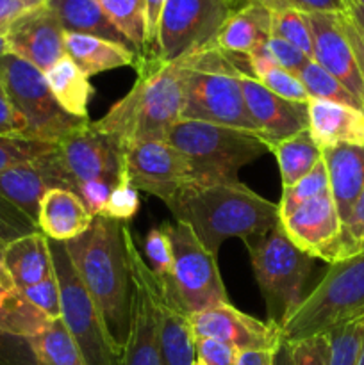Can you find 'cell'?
<instances>
[{
  "label": "cell",
  "instance_id": "1",
  "mask_svg": "<svg viewBox=\"0 0 364 365\" xmlns=\"http://www.w3.org/2000/svg\"><path fill=\"white\" fill-rule=\"evenodd\" d=\"M166 207L175 221L188 225L216 257L227 239L246 242L280 223L277 203L268 202L239 178L196 177Z\"/></svg>",
  "mask_w": 364,
  "mask_h": 365
},
{
  "label": "cell",
  "instance_id": "2",
  "mask_svg": "<svg viewBox=\"0 0 364 365\" xmlns=\"http://www.w3.org/2000/svg\"><path fill=\"white\" fill-rule=\"evenodd\" d=\"M136 64L138 78L131 91L91 123L113 139L121 155L138 143L166 141L182 120L184 66L163 63L156 56H138Z\"/></svg>",
  "mask_w": 364,
  "mask_h": 365
},
{
  "label": "cell",
  "instance_id": "3",
  "mask_svg": "<svg viewBox=\"0 0 364 365\" xmlns=\"http://www.w3.org/2000/svg\"><path fill=\"white\" fill-rule=\"evenodd\" d=\"M123 225V221L95 216L84 234L64 242L79 278L121 353L128 334L132 298Z\"/></svg>",
  "mask_w": 364,
  "mask_h": 365
},
{
  "label": "cell",
  "instance_id": "4",
  "mask_svg": "<svg viewBox=\"0 0 364 365\" xmlns=\"http://www.w3.org/2000/svg\"><path fill=\"white\" fill-rule=\"evenodd\" d=\"M245 245L266 305L268 321L280 328L302 303L314 259L293 245L280 223Z\"/></svg>",
  "mask_w": 364,
  "mask_h": 365
},
{
  "label": "cell",
  "instance_id": "5",
  "mask_svg": "<svg viewBox=\"0 0 364 365\" xmlns=\"http://www.w3.org/2000/svg\"><path fill=\"white\" fill-rule=\"evenodd\" d=\"M364 312V253L330 264L320 284L280 327L285 342L325 335L335 324Z\"/></svg>",
  "mask_w": 364,
  "mask_h": 365
},
{
  "label": "cell",
  "instance_id": "6",
  "mask_svg": "<svg viewBox=\"0 0 364 365\" xmlns=\"http://www.w3.org/2000/svg\"><path fill=\"white\" fill-rule=\"evenodd\" d=\"M0 82L24 123L21 138L59 145L89 123L68 114L50 91L45 73L14 53L0 59Z\"/></svg>",
  "mask_w": 364,
  "mask_h": 365
},
{
  "label": "cell",
  "instance_id": "7",
  "mask_svg": "<svg viewBox=\"0 0 364 365\" xmlns=\"http://www.w3.org/2000/svg\"><path fill=\"white\" fill-rule=\"evenodd\" d=\"M181 150L202 178H238V171L270 152L257 132L221 127L206 121L181 120L166 139Z\"/></svg>",
  "mask_w": 364,
  "mask_h": 365
},
{
  "label": "cell",
  "instance_id": "8",
  "mask_svg": "<svg viewBox=\"0 0 364 365\" xmlns=\"http://www.w3.org/2000/svg\"><path fill=\"white\" fill-rule=\"evenodd\" d=\"M54 271L61 291V319L88 365H120L121 351L107 331L98 307L79 278L64 242L50 241Z\"/></svg>",
  "mask_w": 364,
  "mask_h": 365
},
{
  "label": "cell",
  "instance_id": "9",
  "mask_svg": "<svg viewBox=\"0 0 364 365\" xmlns=\"http://www.w3.org/2000/svg\"><path fill=\"white\" fill-rule=\"evenodd\" d=\"M163 225L173 248V274L170 284L159 282L161 289L170 294L188 316L228 303L216 255L200 242L188 225L177 221Z\"/></svg>",
  "mask_w": 364,
  "mask_h": 365
},
{
  "label": "cell",
  "instance_id": "10",
  "mask_svg": "<svg viewBox=\"0 0 364 365\" xmlns=\"http://www.w3.org/2000/svg\"><path fill=\"white\" fill-rule=\"evenodd\" d=\"M238 4L239 0H166L153 56L163 63H177L214 46Z\"/></svg>",
  "mask_w": 364,
  "mask_h": 365
},
{
  "label": "cell",
  "instance_id": "11",
  "mask_svg": "<svg viewBox=\"0 0 364 365\" xmlns=\"http://www.w3.org/2000/svg\"><path fill=\"white\" fill-rule=\"evenodd\" d=\"M123 237L131 269L132 298L128 334L120 365H161L159 280L139 253L127 225H123Z\"/></svg>",
  "mask_w": 364,
  "mask_h": 365
},
{
  "label": "cell",
  "instance_id": "12",
  "mask_svg": "<svg viewBox=\"0 0 364 365\" xmlns=\"http://www.w3.org/2000/svg\"><path fill=\"white\" fill-rule=\"evenodd\" d=\"M184 73L182 120L206 121L221 127L257 132L256 123L246 109L245 96L238 78L239 73L245 71L193 70L184 66Z\"/></svg>",
  "mask_w": 364,
  "mask_h": 365
},
{
  "label": "cell",
  "instance_id": "13",
  "mask_svg": "<svg viewBox=\"0 0 364 365\" xmlns=\"http://www.w3.org/2000/svg\"><path fill=\"white\" fill-rule=\"evenodd\" d=\"M123 173L138 191L153 195L164 205L196 178L191 160L168 141H145L125 150Z\"/></svg>",
  "mask_w": 364,
  "mask_h": 365
},
{
  "label": "cell",
  "instance_id": "14",
  "mask_svg": "<svg viewBox=\"0 0 364 365\" xmlns=\"http://www.w3.org/2000/svg\"><path fill=\"white\" fill-rule=\"evenodd\" d=\"M189 323L195 339H218L236 351H273L282 341L277 324L248 316L231 303L200 310L189 316Z\"/></svg>",
  "mask_w": 364,
  "mask_h": 365
},
{
  "label": "cell",
  "instance_id": "15",
  "mask_svg": "<svg viewBox=\"0 0 364 365\" xmlns=\"http://www.w3.org/2000/svg\"><path fill=\"white\" fill-rule=\"evenodd\" d=\"M61 163L75 187L88 182L107 180L118 184L123 175V155L109 135L96 130L89 121L57 145Z\"/></svg>",
  "mask_w": 364,
  "mask_h": 365
},
{
  "label": "cell",
  "instance_id": "16",
  "mask_svg": "<svg viewBox=\"0 0 364 365\" xmlns=\"http://www.w3.org/2000/svg\"><path fill=\"white\" fill-rule=\"evenodd\" d=\"M280 225L293 245L313 259H321L328 264L341 260L343 221L330 192L303 203L280 220Z\"/></svg>",
  "mask_w": 364,
  "mask_h": 365
},
{
  "label": "cell",
  "instance_id": "17",
  "mask_svg": "<svg viewBox=\"0 0 364 365\" xmlns=\"http://www.w3.org/2000/svg\"><path fill=\"white\" fill-rule=\"evenodd\" d=\"M50 189L77 192L74 180L61 163L57 146L52 152L0 173V195L38 225L39 202Z\"/></svg>",
  "mask_w": 364,
  "mask_h": 365
},
{
  "label": "cell",
  "instance_id": "18",
  "mask_svg": "<svg viewBox=\"0 0 364 365\" xmlns=\"http://www.w3.org/2000/svg\"><path fill=\"white\" fill-rule=\"evenodd\" d=\"M6 41L11 53L25 59L43 73L66 56L64 29L46 4L14 20L6 31Z\"/></svg>",
  "mask_w": 364,
  "mask_h": 365
},
{
  "label": "cell",
  "instance_id": "19",
  "mask_svg": "<svg viewBox=\"0 0 364 365\" xmlns=\"http://www.w3.org/2000/svg\"><path fill=\"white\" fill-rule=\"evenodd\" d=\"M313 38V61L334 75L364 107V82L353 56L341 14L305 13Z\"/></svg>",
  "mask_w": 364,
  "mask_h": 365
},
{
  "label": "cell",
  "instance_id": "20",
  "mask_svg": "<svg viewBox=\"0 0 364 365\" xmlns=\"http://www.w3.org/2000/svg\"><path fill=\"white\" fill-rule=\"evenodd\" d=\"M238 78L248 114L268 145L284 141L309 128V102L298 103L280 98L248 73H239Z\"/></svg>",
  "mask_w": 364,
  "mask_h": 365
},
{
  "label": "cell",
  "instance_id": "21",
  "mask_svg": "<svg viewBox=\"0 0 364 365\" xmlns=\"http://www.w3.org/2000/svg\"><path fill=\"white\" fill-rule=\"evenodd\" d=\"M321 159L327 168L330 196L345 223L364 189V146H328L321 150Z\"/></svg>",
  "mask_w": 364,
  "mask_h": 365
},
{
  "label": "cell",
  "instance_id": "22",
  "mask_svg": "<svg viewBox=\"0 0 364 365\" xmlns=\"http://www.w3.org/2000/svg\"><path fill=\"white\" fill-rule=\"evenodd\" d=\"M93 217L77 192L50 189L39 202L38 228L49 241L68 242L84 234L91 227Z\"/></svg>",
  "mask_w": 364,
  "mask_h": 365
},
{
  "label": "cell",
  "instance_id": "23",
  "mask_svg": "<svg viewBox=\"0 0 364 365\" xmlns=\"http://www.w3.org/2000/svg\"><path fill=\"white\" fill-rule=\"evenodd\" d=\"M309 132L320 150L335 145L364 146V110L310 98Z\"/></svg>",
  "mask_w": 364,
  "mask_h": 365
},
{
  "label": "cell",
  "instance_id": "24",
  "mask_svg": "<svg viewBox=\"0 0 364 365\" xmlns=\"http://www.w3.org/2000/svg\"><path fill=\"white\" fill-rule=\"evenodd\" d=\"M2 267L18 291L39 284L54 274L50 241L34 232L7 242L2 248Z\"/></svg>",
  "mask_w": 364,
  "mask_h": 365
},
{
  "label": "cell",
  "instance_id": "25",
  "mask_svg": "<svg viewBox=\"0 0 364 365\" xmlns=\"http://www.w3.org/2000/svg\"><path fill=\"white\" fill-rule=\"evenodd\" d=\"M271 36V11L246 0L221 27L216 46L234 56H248Z\"/></svg>",
  "mask_w": 364,
  "mask_h": 365
},
{
  "label": "cell",
  "instance_id": "26",
  "mask_svg": "<svg viewBox=\"0 0 364 365\" xmlns=\"http://www.w3.org/2000/svg\"><path fill=\"white\" fill-rule=\"evenodd\" d=\"M161 365H195L196 339L189 316L159 285Z\"/></svg>",
  "mask_w": 364,
  "mask_h": 365
},
{
  "label": "cell",
  "instance_id": "27",
  "mask_svg": "<svg viewBox=\"0 0 364 365\" xmlns=\"http://www.w3.org/2000/svg\"><path fill=\"white\" fill-rule=\"evenodd\" d=\"M64 52L86 77L131 66L138 59V52L131 46L75 32H64Z\"/></svg>",
  "mask_w": 364,
  "mask_h": 365
},
{
  "label": "cell",
  "instance_id": "28",
  "mask_svg": "<svg viewBox=\"0 0 364 365\" xmlns=\"http://www.w3.org/2000/svg\"><path fill=\"white\" fill-rule=\"evenodd\" d=\"M46 6L59 18L64 32L96 36L107 41L131 46L125 36L103 13L98 0H46Z\"/></svg>",
  "mask_w": 364,
  "mask_h": 365
},
{
  "label": "cell",
  "instance_id": "29",
  "mask_svg": "<svg viewBox=\"0 0 364 365\" xmlns=\"http://www.w3.org/2000/svg\"><path fill=\"white\" fill-rule=\"evenodd\" d=\"M45 78L50 91L68 114L88 120V103L95 89L89 84V77L82 73L81 68L70 57L64 56L57 61L50 70L45 71Z\"/></svg>",
  "mask_w": 364,
  "mask_h": 365
},
{
  "label": "cell",
  "instance_id": "30",
  "mask_svg": "<svg viewBox=\"0 0 364 365\" xmlns=\"http://www.w3.org/2000/svg\"><path fill=\"white\" fill-rule=\"evenodd\" d=\"M52 323L13 285H0V330L16 337L32 339Z\"/></svg>",
  "mask_w": 364,
  "mask_h": 365
},
{
  "label": "cell",
  "instance_id": "31",
  "mask_svg": "<svg viewBox=\"0 0 364 365\" xmlns=\"http://www.w3.org/2000/svg\"><path fill=\"white\" fill-rule=\"evenodd\" d=\"M280 171L282 187L296 184L321 160V150L310 135L309 128L270 146Z\"/></svg>",
  "mask_w": 364,
  "mask_h": 365
},
{
  "label": "cell",
  "instance_id": "32",
  "mask_svg": "<svg viewBox=\"0 0 364 365\" xmlns=\"http://www.w3.org/2000/svg\"><path fill=\"white\" fill-rule=\"evenodd\" d=\"M29 342L36 365H88L61 317L54 319L41 334L29 339Z\"/></svg>",
  "mask_w": 364,
  "mask_h": 365
},
{
  "label": "cell",
  "instance_id": "33",
  "mask_svg": "<svg viewBox=\"0 0 364 365\" xmlns=\"http://www.w3.org/2000/svg\"><path fill=\"white\" fill-rule=\"evenodd\" d=\"M325 337L328 341L327 365H357L364 346V312L335 324Z\"/></svg>",
  "mask_w": 364,
  "mask_h": 365
},
{
  "label": "cell",
  "instance_id": "34",
  "mask_svg": "<svg viewBox=\"0 0 364 365\" xmlns=\"http://www.w3.org/2000/svg\"><path fill=\"white\" fill-rule=\"evenodd\" d=\"M300 82L305 88L309 98L316 100H327V102H335L343 103V106L355 107V109L364 110V107L360 106L359 100L334 77L328 71H325L323 68L318 63H314L313 59L307 61L305 66L300 70L298 73Z\"/></svg>",
  "mask_w": 364,
  "mask_h": 365
},
{
  "label": "cell",
  "instance_id": "35",
  "mask_svg": "<svg viewBox=\"0 0 364 365\" xmlns=\"http://www.w3.org/2000/svg\"><path fill=\"white\" fill-rule=\"evenodd\" d=\"M98 2L114 27L125 36L138 56H141L145 45L143 0H98Z\"/></svg>",
  "mask_w": 364,
  "mask_h": 365
},
{
  "label": "cell",
  "instance_id": "36",
  "mask_svg": "<svg viewBox=\"0 0 364 365\" xmlns=\"http://www.w3.org/2000/svg\"><path fill=\"white\" fill-rule=\"evenodd\" d=\"M325 192H330V189H328L327 168H325L323 159H321L305 177L300 178L296 184L284 187L280 202L277 203L278 216H280V220H284L289 214L295 212L298 207H302L303 203L310 202L313 198L325 195Z\"/></svg>",
  "mask_w": 364,
  "mask_h": 365
},
{
  "label": "cell",
  "instance_id": "37",
  "mask_svg": "<svg viewBox=\"0 0 364 365\" xmlns=\"http://www.w3.org/2000/svg\"><path fill=\"white\" fill-rule=\"evenodd\" d=\"M271 36L284 39L313 59V38H310L305 13L302 11L295 7L271 11Z\"/></svg>",
  "mask_w": 364,
  "mask_h": 365
},
{
  "label": "cell",
  "instance_id": "38",
  "mask_svg": "<svg viewBox=\"0 0 364 365\" xmlns=\"http://www.w3.org/2000/svg\"><path fill=\"white\" fill-rule=\"evenodd\" d=\"M143 250H145L146 264L153 271L157 280L161 284H170L173 274V248L164 225L150 228L143 241Z\"/></svg>",
  "mask_w": 364,
  "mask_h": 365
},
{
  "label": "cell",
  "instance_id": "39",
  "mask_svg": "<svg viewBox=\"0 0 364 365\" xmlns=\"http://www.w3.org/2000/svg\"><path fill=\"white\" fill-rule=\"evenodd\" d=\"M57 145L32 141L21 135H0V173L52 152Z\"/></svg>",
  "mask_w": 364,
  "mask_h": 365
},
{
  "label": "cell",
  "instance_id": "40",
  "mask_svg": "<svg viewBox=\"0 0 364 365\" xmlns=\"http://www.w3.org/2000/svg\"><path fill=\"white\" fill-rule=\"evenodd\" d=\"M256 78L264 88L270 89L271 93H275L280 98L289 100V102L307 103L310 100L300 78L280 66L268 68L266 71L259 73Z\"/></svg>",
  "mask_w": 364,
  "mask_h": 365
},
{
  "label": "cell",
  "instance_id": "41",
  "mask_svg": "<svg viewBox=\"0 0 364 365\" xmlns=\"http://www.w3.org/2000/svg\"><path fill=\"white\" fill-rule=\"evenodd\" d=\"M139 210V195L138 189L128 182V178L125 177V173L121 175L120 182L114 185V189L111 191L109 198H107L106 207H103V217H109V220L116 221H128L136 216V212Z\"/></svg>",
  "mask_w": 364,
  "mask_h": 365
},
{
  "label": "cell",
  "instance_id": "42",
  "mask_svg": "<svg viewBox=\"0 0 364 365\" xmlns=\"http://www.w3.org/2000/svg\"><path fill=\"white\" fill-rule=\"evenodd\" d=\"M34 232H39L38 225L0 195V246Z\"/></svg>",
  "mask_w": 364,
  "mask_h": 365
},
{
  "label": "cell",
  "instance_id": "43",
  "mask_svg": "<svg viewBox=\"0 0 364 365\" xmlns=\"http://www.w3.org/2000/svg\"><path fill=\"white\" fill-rule=\"evenodd\" d=\"M24 296L36 307L41 310L43 314L50 317V319H59L61 317V291L59 282H57L56 271L45 278L39 284L32 285V287L24 289Z\"/></svg>",
  "mask_w": 364,
  "mask_h": 365
},
{
  "label": "cell",
  "instance_id": "44",
  "mask_svg": "<svg viewBox=\"0 0 364 365\" xmlns=\"http://www.w3.org/2000/svg\"><path fill=\"white\" fill-rule=\"evenodd\" d=\"M364 245V189L353 203L348 220L343 223L341 235V260L360 253Z\"/></svg>",
  "mask_w": 364,
  "mask_h": 365
},
{
  "label": "cell",
  "instance_id": "45",
  "mask_svg": "<svg viewBox=\"0 0 364 365\" xmlns=\"http://www.w3.org/2000/svg\"><path fill=\"white\" fill-rule=\"evenodd\" d=\"M264 48H266L268 56L271 57L277 66L284 68L289 73L296 75L298 77L300 70L307 64V61H310L309 57L303 52H300L296 46L289 45L288 41L280 38H275V36H270V38L264 41Z\"/></svg>",
  "mask_w": 364,
  "mask_h": 365
},
{
  "label": "cell",
  "instance_id": "46",
  "mask_svg": "<svg viewBox=\"0 0 364 365\" xmlns=\"http://www.w3.org/2000/svg\"><path fill=\"white\" fill-rule=\"evenodd\" d=\"M291 344L293 365H327L328 341L325 335L302 339Z\"/></svg>",
  "mask_w": 364,
  "mask_h": 365
},
{
  "label": "cell",
  "instance_id": "47",
  "mask_svg": "<svg viewBox=\"0 0 364 365\" xmlns=\"http://www.w3.org/2000/svg\"><path fill=\"white\" fill-rule=\"evenodd\" d=\"M0 365H36L29 339L0 330Z\"/></svg>",
  "mask_w": 364,
  "mask_h": 365
},
{
  "label": "cell",
  "instance_id": "48",
  "mask_svg": "<svg viewBox=\"0 0 364 365\" xmlns=\"http://www.w3.org/2000/svg\"><path fill=\"white\" fill-rule=\"evenodd\" d=\"M238 351L218 339H196V360L203 365H236Z\"/></svg>",
  "mask_w": 364,
  "mask_h": 365
},
{
  "label": "cell",
  "instance_id": "49",
  "mask_svg": "<svg viewBox=\"0 0 364 365\" xmlns=\"http://www.w3.org/2000/svg\"><path fill=\"white\" fill-rule=\"evenodd\" d=\"M166 0H143V20H145V45L141 56H153L159 29L161 14H163Z\"/></svg>",
  "mask_w": 364,
  "mask_h": 365
},
{
  "label": "cell",
  "instance_id": "50",
  "mask_svg": "<svg viewBox=\"0 0 364 365\" xmlns=\"http://www.w3.org/2000/svg\"><path fill=\"white\" fill-rule=\"evenodd\" d=\"M113 182L107 180H95V182H88V184L81 185L79 187L77 195L84 200V203L88 205L89 212L93 216H102L103 207H106L107 198H109L111 191L114 189Z\"/></svg>",
  "mask_w": 364,
  "mask_h": 365
},
{
  "label": "cell",
  "instance_id": "51",
  "mask_svg": "<svg viewBox=\"0 0 364 365\" xmlns=\"http://www.w3.org/2000/svg\"><path fill=\"white\" fill-rule=\"evenodd\" d=\"M43 4L46 0H0V34H6L14 20Z\"/></svg>",
  "mask_w": 364,
  "mask_h": 365
},
{
  "label": "cell",
  "instance_id": "52",
  "mask_svg": "<svg viewBox=\"0 0 364 365\" xmlns=\"http://www.w3.org/2000/svg\"><path fill=\"white\" fill-rule=\"evenodd\" d=\"M24 123L14 110L4 84L0 82V135H21Z\"/></svg>",
  "mask_w": 364,
  "mask_h": 365
},
{
  "label": "cell",
  "instance_id": "53",
  "mask_svg": "<svg viewBox=\"0 0 364 365\" xmlns=\"http://www.w3.org/2000/svg\"><path fill=\"white\" fill-rule=\"evenodd\" d=\"M289 2H291V7L302 13L345 14L348 13L350 0H289Z\"/></svg>",
  "mask_w": 364,
  "mask_h": 365
},
{
  "label": "cell",
  "instance_id": "54",
  "mask_svg": "<svg viewBox=\"0 0 364 365\" xmlns=\"http://www.w3.org/2000/svg\"><path fill=\"white\" fill-rule=\"evenodd\" d=\"M341 21H343V29L346 32V38H348L350 45H352L353 56H355L357 66H359L360 77H363L364 82V32L360 31L359 25L353 21V18L350 16L348 13L341 14Z\"/></svg>",
  "mask_w": 364,
  "mask_h": 365
},
{
  "label": "cell",
  "instance_id": "55",
  "mask_svg": "<svg viewBox=\"0 0 364 365\" xmlns=\"http://www.w3.org/2000/svg\"><path fill=\"white\" fill-rule=\"evenodd\" d=\"M236 365H273V351H238Z\"/></svg>",
  "mask_w": 364,
  "mask_h": 365
},
{
  "label": "cell",
  "instance_id": "56",
  "mask_svg": "<svg viewBox=\"0 0 364 365\" xmlns=\"http://www.w3.org/2000/svg\"><path fill=\"white\" fill-rule=\"evenodd\" d=\"M273 365H293L291 344L289 342L280 341L277 348L273 349Z\"/></svg>",
  "mask_w": 364,
  "mask_h": 365
},
{
  "label": "cell",
  "instance_id": "57",
  "mask_svg": "<svg viewBox=\"0 0 364 365\" xmlns=\"http://www.w3.org/2000/svg\"><path fill=\"white\" fill-rule=\"evenodd\" d=\"M348 14L353 18V21H355V24L359 25L360 31L364 32V7L359 6V4H357V2H353V0H350Z\"/></svg>",
  "mask_w": 364,
  "mask_h": 365
},
{
  "label": "cell",
  "instance_id": "58",
  "mask_svg": "<svg viewBox=\"0 0 364 365\" xmlns=\"http://www.w3.org/2000/svg\"><path fill=\"white\" fill-rule=\"evenodd\" d=\"M2 248H4V246H0V285H13V284H11L9 277H7V273L4 271V267H2ZM13 287H14V285H13Z\"/></svg>",
  "mask_w": 364,
  "mask_h": 365
},
{
  "label": "cell",
  "instance_id": "59",
  "mask_svg": "<svg viewBox=\"0 0 364 365\" xmlns=\"http://www.w3.org/2000/svg\"><path fill=\"white\" fill-rule=\"evenodd\" d=\"M7 52H9V50H7L6 34H0V59H2V56H6Z\"/></svg>",
  "mask_w": 364,
  "mask_h": 365
},
{
  "label": "cell",
  "instance_id": "60",
  "mask_svg": "<svg viewBox=\"0 0 364 365\" xmlns=\"http://www.w3.org/2000/svg\"><path fill=\"white\" fill-rule=\"evenodd\" d=\"M357 365H364V346H363V351H360L359 362H357Z\"/></svg>",
  "mask_w": 364,
  "mask_h": 365
},
{
  "label": "cell",
  "instance_id": "61",
  "mask_svg": "<svg viewBox=\"0 0 364 365\" xmlns=\"http://www.w3.org/2000/svg\"><path fill=\"white\" fill-rule=\"evenodd\" d=\"M353 2H357V4H359V6L364 7V0H353Z\"/></svg>",
  "mask_w": 364,
  "mask_h": 365
},
{
  "label": "cell",
  "instance_id": "62",
  "mask_svg": "<svg viewBox=\"0 0 364 365\" xmlns=\"http://www.w3.org/2000/svg\"><path fill=\"white\" fill-rule=\"evenodd\" d=\"M195 365H203L202 362H198V360H196V362H195Z\"/></svg>",
  "mask_w": 364,
  "mask_h": 365
},
{
  "label": "cell",
  "instance_id": "63",
  "mask_svg": "<svg viewBox=\"0 0 364 365\" xmlns=\"http://www.w3.org/2000/svg\"><path fill=\"white\" fill-rule=\"evenodd\" d=\"M360 253H364V245H363V248H360Z\"/></svg>",
  "mask_w": 364,
  "mask_h": 365
}]
</instances>
